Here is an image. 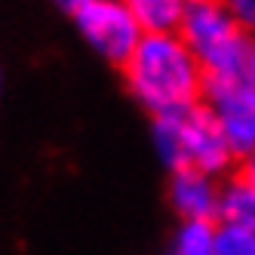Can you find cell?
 I'll list each match as a JSON object with an SVG mask.
<instances>
[{"instance_id": "6da1fadb", "label": "cell", "mask_w": 255, "mask_h": 255, "mask_svg": "<svg viewBox=\"0 0 255 255\" xmlns=\"http://www.w3.org/2000/svg\"><path fill=\"white\" fill-rule=\"evenodd\" d=\"M123 80L132 99L157 117L203 102L206 71L178 31H144L123 62Z\"/></svg>"}, {"instance_id": "7a4b0ae2", "label": "cell", "mask_w": 255, "mask_h": 255, "mask_svg": "<svg viewBox=\"0 0 255 255\" xmlns=\"http://www.w3.org/2000/svg\"><path fill=\"white\" fill-rule=\"evenodd\" d=\"M151 141L160 163L169 172L191 166L209 175H225L237 160L222 126L215 123L212 111L203 102L185 108V111L157 114L151 123Z\"/></svg>"}, {"instance_id": "3957f363", "label": "cell", "mask_w": 255, "mask_h": 255, "mask_svg": "<svg viewBox=\"0 0 255 255\" xmlns=\"http://www.w3.org/2000/svg\"><path fill=\"white\" fill-rule=\"evenodd\" d=\"M178 34L203 65L206 77L243 74L252 37L237 25L228 0H185Z\"/></svg>"}, {"instance_id": "277c9868", "label": "cell", "mask_w": 255, "mask_h": 255, "mask_svg": "<svg viewBox=\"0 0 255 255\" xmlns=\"http://www.w3.org/2000/svg\"><path fill=\"white\" fill-rule=\"evenodd\" d=\"M74 25L83 43L99 59L117 68H123V62L132 56L135 43L144 34L129 0H89L74 12Z\"/></svg>"}, {"instance_id": "5b68a950", "label": "cell", "mask_w": 255, "mask_h": 255, "mask_svg": "<svg viewBox=\"0 0 255 255\" xmlns=\"http://www.w3.org/2000/svg\"><path fill=\"white\" fill-rule=\"evenodd\" d=\"M203 105L222 126L234 157H249L255 151V80L246 71L231 77H206Z\"/></svg>"}, {"instance_id": "8992f818", "label": "cell", "mask_w": 255, "mask_h": 255, "mask_svg": "<svg viewBox=\"0 0 255 255\" xmlns=\"http://www.w3.org/2000/svg\"><path fill=\"white\" fill-rule=\"evenodd\" d=\"M218 197H222L218 175H209L203 169H191V166L172 169L169 206L178 218H215Z\"/></svg>"}, {"instance_id": "52a82bcc", "label": "cell", "mask_w": 255, "mask_h": 255, "mask_svg": "<svg viewBox=\"0 0 255 255\" xmlns=\"http://www.w3.org/2000/svg\"><path fill=\"white\" fill-rule=\"evenodd\" d=\"M215 222H234V225L255 228V185L246 175H237L222 185Z\"/></svg>"}, {"instance_id": "ba28073f", "label": "cell", "mask_w": 255, "mask_h": 255, "mask_svg": "<svg viewBox=\"0 0 255 255\" xmlns=\"http://www.w3.org/2000/svg\"><path fill=\"white\" fill-rule=\"evenodd\" d=\"M215 218H181L172 234L175 255H215Z\"/></svg>"}, {"instance_id": "9c48e42d", "label": "cell", "mask_w": 255, "mask_h": 255, "mask_svg": "<svg viewBox=\"0 0 255 255\" xmlns=\"http://www.w3.org/2000/svg\"><path fill=\"white\" fill-rule=\"evenodd\" d=\"M144 31H178L185 0H129Z\"/></svg>"}, {"instance_id": "30bf717a", "label": "cell", "mask_w": 255, "mask_h": 255, "mask_svg": "<svg viewBox=\"0 0 255 255\" xmlns=\"http://www.w3.org/2000/svg\"><path fill=\"white\" fill-rule=\"evenodd\" d=\"M215 255H255V228L218 222L215 228Z\"/></svg>"}, {"instance_id": "8fae6325", "label": "cell", "mask_w": 255, "mask_h": 255, "mask_svg": "<svg viewBox=\"0 0 255 255\" xmlns=\"http://www.w3.org/2000/svg\"><path fill=\"white\" fill-rule=\"evenodd\" d=\"M228 6L234 12L237 25L246 34H255V0H228Z\"/></svg>"}, {"instance_id": "7c38bea8", "label": "cell", "mask_w": 255, "mask_h": 255, "mask_svg": "<svg viewBox=\"0 0 255 255\" xmlns=\"http://www.w3.org/2000/svg\"><path fill=\"white\" fill-rule=\"evenodd\" d=\"M240 175H246L252 185H255V151H252L249 157H243V169H240Z\"/></svg>"}, {"instance_id": "4fadbf2b", "label": "cell", "mask_w": 255, "mask_h": 255, "mask_svg": "<svg viewBox=\"0 0 255 255\" xmlns=\"http://www.w3.org/2000/svg\"><path fill=\"white\" fill-rule=\"evenodd\" d=\"M56 3H59L65 12H71V15H74L80 6H86V3H89V0H56Z\"/></svg>"}, {"instance_id": "5bb4252c", "label": "cell", "mask_w": 255, "mask_h": 255, "mask_svg": "<svg viewBox=\"0 0 255 255\" xmlns=\"http://www.w3.org/2000/svg\"><path fill=\"white\" fill-rule=\"evenodd\" d=\"M0 93H3V68H0Z\"/></svg>"}]
</instances>
